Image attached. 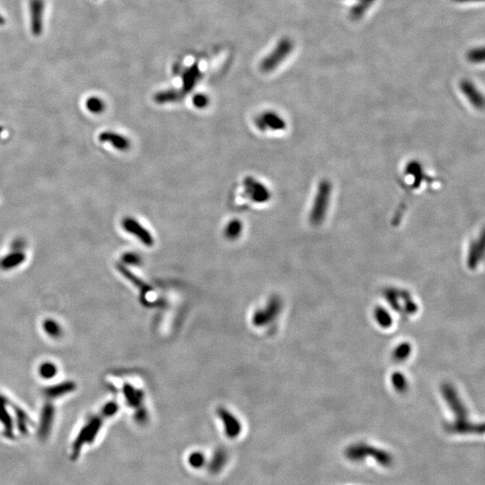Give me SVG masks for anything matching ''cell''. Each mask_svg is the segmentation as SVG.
I'll return each mask as SVG.
<instances>
[{
  "label": "cell",
  "mask_w": 485,
  "mask_h": 485,
  "mask_svg": "<svg viewBox=\"0 0 485 485\" xmlns=\"http://www.w3.org/2000/svg\"><path fill=\"white\" fill-rule=\"evenodd\" d=\"M199 71L196 68H192L191 70L186 72L185 76H184V89L186 92L192 90L194 87L198 80H199Z\"/></svg>",
  "instance_id": "cell-14"
},
{
  "label": "cell",
  "mask_w": 485,
  "mask_h": 485,
  "mask_svg": "<svg viewBox=\"0 0 485 485\" xmlns=\"http://www.w3.org/2000/svg\"><path fill=\"white\" fill-rule=\"evenodd\" d=\"M192 103L197 108L203 109L205 107H207L209 103H210V99L206 94H196L195 96L192 99Z\"/></svg>",
  "instance_id": "cell-19"
},
{
  "label": "cell",
  "mask_w": 485,
  "mask_h": 485,
  "mask_svg": "<svg viewBox=\"0 0 485 485\" xmlns=\"http://www.w3.org/2000/svg\"><path fill=\"white\" fill-rule=\"evenodd\" d=\"M44 0H30L29 1V15H30V29L35 37L41 36L43 32L44 18Z\"/></svg>",
  "instance_id": "cell-4"
},
{
  "label": "cell",
  "mask_w": 485,
  "mask_h": 485,
  "mask_svg": "<svg viewBox=\"0 0 485 485\" xmlns=\"http://www.w3.org/2000/svg\"><path fill=\"white\" fill-rule=\"evenodd\" d=\"M103 416H107V415L103 412ZM103 416L101 417L94 416V418H92L80 430V433L73 445L74 456L79 455V452L81 450V448H83L85 444L92 442L94 440V437L96 436V434L102 426Z\"/></svg>",
  "instance_id": "cell-2"
},
{
  "label": "cell",
  "mask_w": 485,
  "mask_h": 485,
  "mask_svg": "<svg viewBox=\"0 0 485 485\" xmlns=\"http://www.w3.org/2000/svg\"><path fill=\"white\" fill-rule=\"evenodd\" d=\"M75 388V384L68 382V383L60 384L56 387H52L45 389V395L50 398H57L60 397L61 395H65L67 393L73 391Z\"/></svg>",
  "instance_id": "cell-9"
},
{
  "label": "cell",
  "mask_w": 485,
  "mask_h": 485,
  "mask_svg": "<svg viewBox=\"0 0 485 485\" xmlns=\"http://www.w3.org/2000/svg\"><path fill=\"white\" fill-rule=\"evenodd\" d=\"M0 421L3 423L5 426V430L6 434L8 436H12L13 431H12V421L9 417L7 408H6V402L3 398L0 397Z\"/></svg>",
  "instance_id": "cell-12"
},
{
  "label": "cell",
  "mask_w": 485,
  "mask_h": 485,
  "mask_svg": "<svg viewBox=\"0 0 485 485\" xmlns=\"http://www.w3.org/2000/svg\"><path fill=\"white\" fill-rule=\"evenodd\" d=\"M254 123L261 132H266L267 130L283 131L287 126L285 120L279 116L278 113L271 111L264 112L259 116L256 117Z\"/></svg>",
  "instance_id": "cell-5"
},
{
  "label": "cell",
  "mask_w": 485,
  "mask_h": 485,
  "mask_svg": "<svg viewBox=\"0 0 485 485\" xmlns=\"http://www.w3.org/2000/svg\"><path fill=\"white\" fill-rule=\"evenodd\" d=\"M87 106L91 112L94 113H100L103 110L105 109V104L100 98L91 97L87 100Z\"/></svg>",
  "instance_id": "cell-16"
},
{
  "label": "cell",
  "mask_w": 485,
  "mask_h": 485,
  "mask_svg": "<svg viewBox=\"0 0 485 485\" xmlns=\"http://www.w3.org/2000/svg\"><path fill=\"white\" fill-rule=\"evenodd\" d=\"M44 330L50 336H59L60 335V325L53 320H47L44 322Z\"/></svg>",
  "instance_id": "cell-18"
},
{
  "label": "cell",
  "mask_w": 485,
  "mask_h": 485,
  "mask_svg": "<svg viewBox=\"0 0 485 485\" xmlns=\"http://www.w3.org/2000/svg\"><path fill=\"white\" fill-rule=\"evenodd\" d=\"M5 23H6V19L0 14V25H4Z\"/></svg>",
  "instance_id": "cell-21"
},
{
  "label": "cell",
  "mask_w": 485,
  "mask_h": 485,
  "mask_svg": "<svg viewBox=\"0 0 485 485\" xmlns=\"http://www.w3.org/2000/svg\"><path fill=\"white\" fill-rule=\"evenodd\" d=\"M103 141L110 142L113 147L120 150H127L131 147V142L124 136L114 132H105L101 135Z\"/></svg>",
  "instance_id": "cell-7"
},
{
  "label": "cell",
  "mask_w": 485,
  "mask_h": 485,
  "mask_svg": "<svg viewBox=\"0 0 485 485\" xmlns=\"http://www.w3.org/2000/svg\"><path fill=\"white\" fill-rule=\"evenodd\" d=\"M124 394L125 397H127L129 402L132 405H138L139 404V402H141L142 394L139 390H136L131 387H127V388H124Z\"/></svg>",
  "instance_id": "cell-15"
},
{
  "label": "cell",
  "mask_w": 485,
  "mask_h": 485,
  "mask_svg": "<svg viewBox=\"0 0 485 485\" xmlns=\"http://www.w3.org/2000/svg\"><path fill=\"white\" fill-rule=\"evenodd\" d=\"M244 188L245 194L256 203H265L271 199L270 190L253 177H245L244 180Z\"/></svg>",
  "instance_id": "cell-3"
},
{
  "label": "cell",
  "mask_w": 485,
  "mask_h": 485,
  "mask_svg": "<svg viewBox=\"0 0 485 485\" xmlns=\"http://www.w3.org/2000/svg\"><path fill=\"white\" fill-rule=\"evenodd\" d=\"M122 226L125 231L135 236L146 246H152L154 245L153 236L145 226H142L138 220H136L135 218H124L122 221Z\"/></svg>",
  "instance_id": "cell-6"
},
{
  "label": "cell",
  "mask_w": 485,
  "mask_h": 485,
  "mask_svg": "<svg viewBox=\"0 0 485 485\" xmlns=\"http://www.w3.org/2000/svg\"><path fill=\"white\" fill-rule=\"evenodd\" d=\"M124 261L125 263H127V264L137 265V264H139V263H140V258L136 253H127L124 256Z\"/></svg>",
  "instance_id": "cell-20"
},
{
  "label": "cell",
  "mask_w": 485,
  "mask_h": 485,
  "mask_svg": "<svg viewBox=\"0 0 485 485\" xmlns=\"http://www.w3.org/2000/svg\"><path fill=\"white\" fill-rule=\"evenodd\" d=\"M181 98V94H178L176 91H166L158 93L155 96V101L158 104H167V103L177 102Z\"/></svg>",
  "instance_id": "cell-13"
},
{
  "label": "cell",
  "mask_w": 485,
  "mask_h": 485,
  "mask_svg": "<svg viewBox=\"0 0 485 485\" xmlns=\"http://www.w3.org/2000/svg\"><path fill=\"white\" fill-rule=\"evenodd\" d=\"M53 415H54V412H53V406L46 405L42 413V424H41V434L42 437H45L49 432V429L52 428V423H53Z\"/></svg>",
  "instance_id": "cell-11"
},
{
  "label": "cell",
  "mask_w": 485,
  "mask_h": 485,
  "mask_svg": "<svg viewBox=\"0 0 485 485\" xmlns=\"http://www.w3.org/2000/svg\"><path fill=\"white\" fill-rule=\"evenodd\" d=\"M242 230H243L242 222L238 219H232L231 221L227 223V225L225 227L224 235L228 240H236L240 237Z\"/></svg>",
  "instance_id": "cell-10"
},
{
  "label": "cell",
  "mask_w": 485,
  "mask_h": 485,
  "mask_svg": "<svg viewBox=\"0 0 485 485\" xmlns=\"http://www.w3.org/2000/svg\"><path fill=\"white\" fill-rule=\"evenodd\" d=\"M331 191L333 185L330 181L320 182L309 213V221L313 226H320L325 219L331 201Z\"/></svg>",
  "instance_id": "cell-1"
},
{
  "label": "cell",
  "mask_w": 485,
  "mask_h": 485,
  "mask_svg": "<svg viewBox=\"0 0 485 485\" xmlns=\"http://www.w3.org/2000/svg\"><path fill=\"white\" fill-rule=\"evenodd\" d=\"M218 414H220L222 421L224 422V425L226 427V432L230 436H236L240 430V425L238 423L237 419L233 416L232 414L228 413L227 411L224 409H220L218 412Z\"/></svg>",
  "instance_id": "cell-8"
},
{
  "label": "cell",
  "mask_w": 485,
  "mask_h": 485,
  "mask_svg": "<svg viewBox=\"0 0 485 485\" xmlns=\"http://www.w3.org/2000/svg\"><path fill=\"white\" fill-rule=\"evenodd\" d=\"M57 369L55 365L52 363H44L41 366L40 369V375L44 377V378H52L56 375Z\"/></svg>",
  "instance_id": "cell-17"
}]
</instances>
